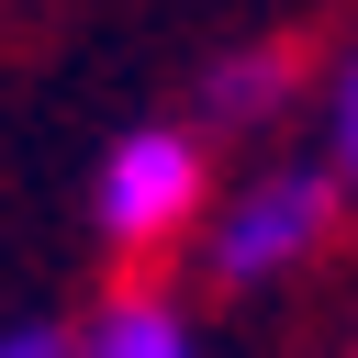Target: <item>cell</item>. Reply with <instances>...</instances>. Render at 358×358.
Here are the masks:
<instances>
[{"instance_id": "cell-1", "label": "cell", "mask_w": 358, "mask_h": 358, "mask_svg": "<svg viewBox=\"0 0 358 358\" xmlns=\"http://www.w3.org/2000/svg\"><path fill=\"white\" fill-rule=\"evenodd\" d=\"M324 224H336V168H324V157H291V168H257V179L213 213L201 257H213L224 291H257V280L302 268V257L324 246Z\"/></svg>"}, {"instance_id": "cell-2", "label": "cell", "mask_w": 358, "mask_h": 358, "mask_svg": "<svg viewBox=\"0 0 358 358\" xmlns=\"http://www.w3.org/2000/svg\"><path fill=\"white\" fill-rule=\"evenodd\" d=\"M190 213H201V134L190 123H134L123 145H101V179H90L101 246H157Z\"/></svg>"}, {"instance_id": "cell-3", "label": "cell", "mask_w": 358, "mask_h": 358, "mask_svg": "<svg viewBox=\"0 0 358 358\" xmlns=\"http://www.w3.org/2000/svg\"><path fill=\"white\" fill-rule=\"evenodd\" d=\"M67 358H201V347H190L179 302H157V291H123V302H101V313L78 324V347H67Z\"/></svg>"}, {"instance_id": "cell-4", "label": "cell", "mask_w": 358, "mask_h": 358, "mask_svg": "<svg viewBox=\"0 0 358 358\" xmlns=\"http://www.w3.org/2000/svg\"><path fill=\"white\" fill-rule=\"evenodd\" d=\"M280 90H291V56H224L201 90V123H257V112H280Z\"/></svg>"}, {"instance_id": "cell-5", "label": "cell", "mask_w": 358, "mask_h": 358, "mask_svg": "<svg viewBox=\"0 0 358 358\" xmlns=\"http://www.w3.org/2000/svg\"><path fill=\"white\" fill-rule=\"evenodd\" d=\"M324 168L336 190H358V56L336 67V101H324Z\"/></svg>"}, {"instance_id": "cell-6", "label": "cell", "mask_w": 358, "mask_h": 358, "mask_svg": "<svg viewBox=\"0 0 358 358\" xmlns=\"http://www.w3.org/2000/svg\"><path fill=\"white\" fill-rule=\"evenodd\" d=\"M67 347H78L67 324H11V336H0V358H67Z\"/></svg>"}]
</instances>
